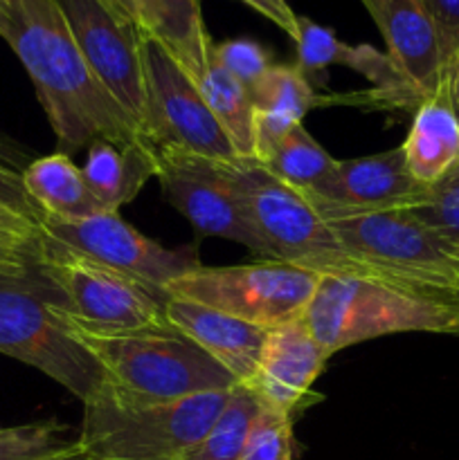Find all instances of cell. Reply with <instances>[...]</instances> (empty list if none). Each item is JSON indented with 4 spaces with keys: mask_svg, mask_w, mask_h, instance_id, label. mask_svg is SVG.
<instances>
[{
    "mask_svg": "<svg viewBox=\"0 0 459 460\" xmlns=\"http://www.w3.org/2000/svg\"><path fill=\"white\" fill-rule=\"evenodd\" d=\"M0 36L30 75L58 153L72 155L97 139L117 146L144 142L133 119L90 70L54 0H7L0 7Z\"/></svg>",
    "mask_w": 459,
    "mask_h": 460,
    "instance_id": "6da1fadb",
    "label": "cell"
},
{
    "mask_svg": "<svg viewBox=\"0 0 459 460\" xmlns=\"http://www.w3.org/2000/svg\"><path fill=\"white\" fill-rule=\"evenodd\" d=\"M302 322L327 355L399 332L459 335V299L360 277H320Z\"/></svg>",
    "mask_w": 459,
    "mask_h": 460,
    "instance_id": "7a4b0ae2",
    "label": "cell"
},
{
    "mask_svg": "<svg viewBox=\"0 0 459 460\" xmlns=\"http://www.w3.org/2000/svg\"><path fill=\"white\" fill-rule=\"evenodd\" d=\"M58 313L75 340L88 350L106 376V389L147 402H171L212 391H230L237 382L194 341L180 332H124L106 335L81 328Z\"/></svg>",
    "mask_w": 459,
    "mask_h": 460,
    "instance_id": "3957f363",
    "label": "cell"
},
{
    "mask_svg": "<svg viewBox=\"0 0 459 460\" xmlns=\"http://www.w3.org/2000/svg\"><path fill=\"white\" fill-rule=\"evenodd\" d=\"M230 391L147 402L104 389L84 404L79 447L97 460H184L225 407Z\"/></svg>",
    "mask_w": 459,
    "mask_h": 460,
    "instance_id": "277c9868",
    "label": "cell"
},
{
    "mask_svg": "<svg viewBox=\"0 0 459 460\" xmlns=\"http://www.w3.org/2000/svg\"><path fill=\"white\" fill-rule=\"evenodd\" d=\"M223 173L241 200L248 220L268 247L270 261L297 265L318 277H360L387 281L360 263L338 241L309 198L270 175L259 162H223ZM392 283V281H390Z\"/></svg>",
    "mask_w": 459,
    "mask_h": 460,
    "instance_id": "5b68a950",
    "label": "cell"
},
{
    "mask_svg": "<svg viewBox=\"0 0 459 460\" xmlns=\"http://www.w3.org/2000/svg\"><path fill=\"white\" fill-rule=\"evenodd\" d=\"M36 274L58 292L68 317L81 328L106 335L174 332L166 319L169 295L165 290L108 268L72 247L43 236Z\"/></svg>",
    "mask_w": 459,
    "mask_h": 460,
    "instance_id": "8992f818",
    "label": "cell"
},
{
    "mask_svg": "<svg viewBox=\"0 0 459 460\" xmlns=\"http://www.w3.org/2000/svg\"><path fill=\"white\" fill-rule=\"evenodd\" d=\"M50 286L36 277H0V353L36 368L90 402L106 389V376L61 319Z\"/></svg>",
    "mask_w": 459,
    "mask_h": 460,
    "instance_id": "52a82bcc",
    "label": "cell"
},
{
    "mask_svg": "<svg viewBox=\"0 0 459 460\" xmlns=\"http://www.w3.org/2000/svg\"><path fill=\"white\" fill-rule=\"evenodd\" d=\"M327 223L354 259L387 281L459 299V247L418 220L412 209L342 216Z\"/></svg>",
    "mask_w": 459,
    "mask_h": 460,
    "instance_id": "ba28073f",
    "label": "cell"
},
{
    "mask_svg": "<svg viewBox=\"0 0 459 460\" xmlns=\"http://www.w3.org/2000/svg\"><path fill=\"white\" fill-rule=\"evenodd\" d=\"M320 277L284 261L198 268L166 288V295L273 331L304 319Z\"/></svg>",
    "mask_w": 459,
    "mask_h": 460,
    "instance_id": "9c48e42d",
    "label": "cell"
},
{
    "mask_svg": "<svg viewBox=\"0 0 459 460\" xmlns=\"http://www.w3.org/2000/svg\"><path fill=\"white\" fill-rule=\"evenodd\" d=\"M142 57L147 76L144 139L156 148H178L214 162L238 160L196 81L153 36L144 34Z\"/></svg>",
    "mask_w": 459,
    "mask_h": 460,
    "instance_id": "30bf717a",
    "label": "cell"
},
{
    "mask_svg": "<svg viewBox=\"0 0 459 460\" xmlns=\"http://www.w3.org/2000/svg\"><path fill=\"white\" fill-rule=\"evenodd\" d=\"M90 70L142 133L147 117L144 31L111 0H54ZM144 137V135H142ZM147 142V139H144Z\"/></svg>",
    "mask_w": 459,
    "mask_h": 460,
    "instance_id": "8fae6325",
    "label": "cell"
},
{
    "mask_svg": "<svg viewBox=\"0 0 459 460\" xmlns=\"http://www.w3.org/2000/svg\"><path fill=\"white\" fill-rule=\"evenodd\" d=\"M39 229L50 241L72 247L108 268L120 270L165 292L180 277L202 268L194 247L174 250L160 245L112 211L79 220H57L40 216Z\"/></svg>",
    "mask_w": 459,
    "mask_h": 460,
    "instance_id": "7c38bea8",
    "label": "cell"
},
{
    "mask_svg": "<svg viewBox=\"0 0 459 460\" xmlns=\"http://www.w3.org/2000/svg\"><path fill=\"white\" fill-rule=\"evenodd\" d=\"M156 178L162 196L202 236L225 238L270 259L241 200L223 173V162L207 160L178 148H156Z\"/></svg>",
    "mask_w": 459,
    "mask_h": 460,
    "instance_id": "4fadbf2b",
    "label": "cell"
},
{
    "mask_svg": "<svg viewBox=\"0 0 459 460\" xmlns=\"http://www.w3.org/2000/svg\"><path fill=\"white\" fill-rule=\"evenodd\" d=\"M430 189L410 175L403 148L354 160H336L331 171L304 191L324 220L374 211L414 209L428 200Z\"/></svg>",
    "mask_w": 459,
    "mask_h": 460,
    "instance_id": "5bb4252c",
    "label": "cell"
},
{
    "mask_svg": "<svg viewBox=\"0 0 459 460\" xmlns=\"http://www.w3.org/2000/svg\"><path fill=\"white\" fill-rule=\"evenodd\" d=\"M381 30L387 57L421 99L435 94L448 76L439 31L418 0H360Z\"/></svg>",
    "mask_w": 459,
    "mask_h": 460,
    "instance_id": "9a60e30c",
    "label": "cell"
},
{
    "mask_svg": "<svg viewBox=\"0 0 459 460\" xmlns=\"http://www.w3.org/2000/svg\"><path fill=\"white\" fill-rule=\"evenodd\" d=\"M328 355L315 341L306 323L292 322L268 331L259 367L248 389L264 407L295 418L304 409L310 386L324 371Z\"/></svg>",
    "mask_w": 459,
    "mask_h": 460,
    "instance_id": "2e32d148",
    "label": "cell"
},
{
    "mask_svg": "<svg viewBox=\"0 0 459 460\" xmlns=\"http://www.w3.org/2000/svg\"><path fill=\"white\" fill-rule=\"evenodd\" d=\"M297 67L306 79H318L328 66H345L372 81V97L387 108H414L423 102L412 85L403 79L392 58L372 45H349L328 27L300 16V39L295 40Z\"/></svg>",
    "mask_w": 459,
    "mask_h": 460,
    "instance_id": "e0dca14e",
    "label": "cell"
},
{
    "mask_svg": "<svg viewBox=\"0 0 459 460\" xmlns=\"http://www.w3.org/2000/svg\"><path fill=\"white\" fill-rule=\"evenodd\" d=\"M165 310L171 328L205 350L237 385H248L255 377L268 340L266 328L178 296H169Z\"/></svg>",
    "mask_w": 459,
    "mask_h": 460,
    "instance_id": "ac0fdd59",
    "label": "cell"
},
{
    "mask_svg": "<svg viewBox=\"0 0 459 460\" xmlns=\"http://www.w3.org/2000/svg\"><path fill=\"white\" fill-rule=\"evenodd\" d=\"M400 148L410 175L428 189L459 166V112L448 81L418 103Z\"/></svg>",
    "mask_w": 459,
    "mask_h": 460,
    "instance_id": "d6986e66",
    "label": "cell"
},
{
    "mask_svg": "<svg viewBox=\"0 0 459 460\" xmlns=\"http://www.w3.org/2000/svg\"><path fill=\"white\" fill-rule=\"evenodd\" d=\"M144 34L153 36L178 66L201 84L214 54L205 30L201 0H140Z\"/></svg>",
    "mask_w": 459,
    "mask_h": 460,
    "instance_id": "ffe728a7",
    "label": "cell"
},
{
    "mask_svg": "<svg viewBox=\"0 0 459 460\" xmlns=\"http://www.w3.org/2000/svg\"><path fill=\"white\" fill-rule=\"evenodd\" d=\"M22 187L45 218L79 220L106 211L86 182L84 171L66 153L32 160L22 169Z\"/></svg>",
    "mask_w": 459,
    "mask_h": 460,
    "instance_id": "44dd1931",
    "label": "cell"
},
{
    "mask_svg": "<svg viewBox=\"0 0 459 460\" xmlns=\"http://www.w3.org/2000/svg\"><path fill=\"white\" fill-rule=\"evenodd\" d=\"M81 171L104 209L120 214L122 207L138 196L147 180L156 178V151L147 142L117 146L106 139H97L88 146V160Z\"/></svg>",
    "mask_w": 459,
    "mask_h": 460,
    "instance_id": "7402d4cb",
    "label": "cell"
},
{
    "mask_svg": "<svg viewBox=\"0 0 459 460\" xmlns=\"http://www.w3.org/2000/svg\"><path fill=\"white\" fill-rule=\"evenodd\" d=\"M212 115L232 144L238 160H255V102L246 85L212 58L198 84Z\"/></svg>",
    "mask_w": 459,
    "mask_h": 460,
    "instance_id": "603a6c76",
    "label": "cell"
},
{
    "mask_svg": "<svg viewBox=\"0 0 459 460\" xmlns=\"http://www.w3.org/2000/svg\"><path fill=\"white\" fill-rule=\"evenodd\" d=\"M261 407L255 394L248 386L234 385L228 402L220 409L216 420L202 436L201 443L184 456V460H238L246 449L250 431L255 427Z\"/></svg>",
    "mask_w": 459,
    "mask_h": 460,
    "instance_id": "cb8c5ba5",
    "label": "cell"
},
{
    "mask_svg": "<svg viewBox=\"0 0 459 460\" xmlns=\"http://www.w3.org/2000/svg\"><path fill=\"white\" fill-rule=\"evenodd\" d=\"M333 162L336 160L320 146V142H315L304 124H297L261 162V166L284 184L304 193L331 171Z\"/></svg>",
    "mask_w": 459,
    "mask_h": 460,
    "instance_id": "d4e9b609",
    "label": "cell"
},
{
    "mask_svg": "<svg viewBox=\"0 0 459 460\" xmlns=\"http://www.w3.org/2000/svg\"><path fill=\"white\" fill-rule=\"evenodd\" d=\"M256 111L279 112L302 121L306 112L318 108L322 99L297 66H270L250 88Z\"/></svg>",
    "mask_w": 459,
    "mask_h": 460,
    "instance_id": "484cf974",
    "label": "cell"
},
{
    "mask_svg": "<svg viewBox=\"0 0 459 460\" xmlns=\"http://www.w3.org/2000/svg\"><path fill=\"white\" fill-rule=\"evenodd\" d=\"M79 449V434L57 420L0 427V460H52Z\"/></svg>",
    "mask_w": 459,
    "mask_h": 460,
    "instance_id": "4316f807",
    "label": "cell"
},
{
    "mask_svg": "<svg viewBox=\"0 0 459 460\" xmlns=\"http://www.w3.org/2000/svg\"><path fill=\"white\" fill-rule=\"evenodd\" d=\"M40 243L43 236H40L39 220L0 216V277H36Z\"/></svg>",
    "mask_w": 459,
    "mask_h": 460,
    "instance_id": "83f0119b",
    "label": "cell"
},
{
    "mask_svg": "<svg viewBox=\"0 0 459 460\" xmlns=\"http://www.w3.org/2000/svg\"><path fill=\"white\" fill-rule=\"evenodd\" d=\"M292 422L286 413L261 407L238 460H292Z\"/></svg>",
    "mask_w": 459,
    "mask_h": 460,
    "instance_id": "f1b7e54d",
    "label": "cell"
},
{
    "mask_svg": "<svg viewBox=\"0 0 459 460\" xmlns=\"http://www.w3.org/2000/svg\"><path fill=\"white\" fill-rule=\"evenodd\" d=\"M412 214L435 229L450 245L459 247V166H454L441 182L430 187L428 200L414 207Z\"/></svg>",
    "mask_w": 459,
    "mask_h": 460,
    "instance_id": "f546056e",
    "label": "cell"
},
{
    "mask_svg": "<svg viewBox=\"0 0 459 460\" xmlns=\"http://www.w3.org/2000/svg\"><path fill=\"white\" fill-rule=\"evenodd\" d=\"M212 58L220 67H225L234 79L241 81L248 90L273 66L270 63V54L259 43H255L250 39H232L214 45Z\"/></svg>",
    "mask_w": 459,
    "mask_h": 460,
    "instance_id": "4dcf8cb0",
    "label": "cell"
},
{
    "mask_svg": "<svg viewBox=\"0 0 459 460\" xmlns=\"http://www.w3.org/2000/svg\"><path fill=\"white\" fill-rule=\"evenodd\" d=\"M302 124V121L292 119L288 115H279V112L270 111H256L255 112V162H264L270 153L274 151L279 142L291 133L292 126Z\"/></svg>",
    "mask_w": 459,
    "mask_h": 460,
    "instance_id": "1f68e13d",
    "label": "cell"
},
{
    "mask_svg": "<svg viewBox=\"0 0 459 460\" xmlns=\"http://www.w3.org/2000/svg\"><path fill=\"white\" fill-rule=\"evenodd\" d=\"M439 31L446 61L459 52V0H418Z\"/></svg>",
    "mask_w": 459,
    "mask_h": 460,
    "instance_id": "d6a6232c",
    "label": "cell"
},
{
    "mask_svg": "<svg viewBox=\"0 0 459 460\" xmlns=\"http://www.w3.org/2000/svg\"><path fill=\"white\" fill-rule=\"evenodd\" d=\"M243 3L274 22L284 34L291 36L292 43L300 39V16L292 12L286 0H243Z\"/></svg>",
    "mask_w": 459,
    "mask_h": 460,
    "instance_id": "836d02e7",
    "label": "cell"
},
{
    "mask_svg": "<svg viewBox=\"0 0 459 460\" xmlns=\"http://www.w3.org/2000/svg\"><path fill=\"white\" fill-rule=\"evenodd\" d=\"M0 198H3V200H7L9 205L16 207V209H21L22 214L32 216V218H40L39 209H36L34 202L27 198L25 187H22L21 171L3 164V162H0Z\"/></svg>",
    "mask_w": 459,
    "mask_h": 460,
    "instance_id": "e575fe53",
    "label": "cell"
},
{
    "mask_svg": "<svg viewBox=\"0 0 459 460\" xmlns=\"http://www.w3.org/2000/svg\"><path fill=\"white\" fill-rule=\"evenodd\" d=\"M22 157H25V151H22L16 142H9L4 135H0V162L18 171V164H21Z\"/></svg>",
    "mask_w": 459,
    "mask_h": 460,
    "instance_id": "d590c367",
    "label": "cell"
},
{
    "mask_svg": "<svg viewBox=\"0 0 459 460\" xmlns=\"http://www.w3.org/2000/svg\"><path fill=\"white\" fill-rule=\"evenodd\" d=\"M122 13H124L129 21H133L140 30L144 31V21H142V3L140 0H111Z\"/></svg>",
    "mask_w": 459,
    "mask_h": 460,
    "instance_id": "8d00e7d4",
    "label": "cell"
},
{
    "mask_svg": "<svg viewBox=\"0 0 459 460\" xmlns=\"http://www.w3.org/2000/svg\"><path fill=\"white\" fill-rule=\"evenodd\" d=\"M446 81H448L450 94H459V52L450 58L448 76H446Z\"/></svg>",
    "mask_w": 459,
    "mask_h": 460,
    "instance_id": "74e56055",
    "label": "cell"
},
{
    "mask_svg": "<svg viewBox=\"0 0 459 460\" xmlns=\"http://www.w3.org/2000/svg\"><path fill=\"white\" fill-rule=\"evenodd\" d=\"M0 216H21V218H32V216L22 214L21 209H16L14 205H9V202L3 200V198H0ZM32 220H39V218H32Z\"/></svg>",
    "mask_w": 459,
    "mask_h": 460,
    "instance_id": "f35d334b",
    "label": "cell"
},
{
    "mask_svg": "<svg viewBox=\"0 0 459 460\" xmlns=\"http://www.w3.org/2000/svg\"><path fill=\"white\" fill-rule=\"evenodd\" d=\"M52 460H97V458H93L90 456V454H86L84 449H76V452H72V454H66V456H58V458H52Z\"/></svg>",
    "mask_w": 459,
    "mask_h": 460,
    "instance_id": "ab89813d",
    "label": "cell"
},
{
    "mask_svg": "<svg viewBox=\"0 0 459 460\" xmlns=\"http://www.w3.org/2000/svg\"><path fill=\"white\" fill-rule=\"evenodd\" d=\"M450 97H453V102H454V108H457V112H459V94H450Z\"/></svg>",
    "mask_w": 459,
    "mask_h": 460,
    "instance_id": "60d3db41",
    "label": "cell"
},
{
    "mask_svg": "<svg viewBox=\"0 0 459 460\" xmlns=\"http://www.w3.org/2000/svg\"><path fill=\"white\" fill-rule=\"evenodd\" d=\"M4 3H7V0H0V7H3V4H4Z\"/></svg>",
    "mask_w": 459,
    "mask_h": 460,
    "instance_id": "b9f144b4",
    "label": "cell"
}]
</instances>
